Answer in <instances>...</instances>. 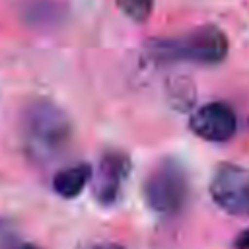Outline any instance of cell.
I'll return each mask as SVG.
<instances>
[{
	"mask_svg": "<svg viewBox=\"0 0 249 249\" xmlns=\"http://www.w3.org/2000/svg\"><path fill=\"white\" fill-rule=\"evenodd\" d=\"M119 10L134 23H144L154 10V0H115Z\"/></svg>",
	"mask_w": 249,
	"mask_h": 249,
	"instance_id": "8",
	"label": "cell"
},
{
	"mask_svg": "<svg viewBox=\"0 0 249 249\" xmlns=\"http://www.w3.org/2000/svg\"><path fill=\"white\" fill-rule=\"evenodd\" d=\"M91 179V167L89 163H76V165H68L60 171L54 173L53 177V189L62 196V198H76L86 183Z\"/></svg>",
	"mask_w": 249,
	"mask_h": 249,
	"instance_id": "7",
	"label": "cell"
},
{
	"mask_svg": "<svg viewBox=\"0 0 249 249\" xmlns=\"http://www.w3.org/2000/svg\"><path fill=\"white\" fill-rule=\"evenodd\" d=\"M14 249H39V247H35V245H29V243H21V245H16Z\"/></svg>",
	"mask_w": 249,
	"mask_h": 249,
	"instance_id": "11",
	"label": "cell"
},
{
	"mask_svg": "<svg viewBox=\"0 0 249 249\" xmlns=\"http://www.w3.org/2000/svg\"><path fill=\"white\" fill-rule=\"evenodd\" d=\"M146 204L160 214H177L189 200V175L185 167L173 160H161L146 177Z\"/></svg>",
	"mask_w": 249,
	"mask_h": 249,
	"instance_id": "3",
	"label": "cell"
},
{
	"mask_svg": "<svg viewBox=\"0 0 249 249\" xmlns=\"http://www.w3.org/2000/svg\"><path fill=\"white\" fill-rule=\"evenodd\" d=\"M89 249H124V247L119 243H97V245H91Z\"/></svg>",
	"mask_w": 249,
	"mask_h": 249,
	"instance_id": "10",
	"label": "cell"
},
{
	"mask_svg": "<svg viewBox=\"0 0 249 249\" xmlns=\"http://www.w3.org/2000/svg\"><path fill=\"white\" fill-rule=\"evenodd\" d=\"M130 173V160L123 152H105L93 177V196L99 204L111 206L119 200L123 185Z\"/></svg>",
	"mask_w": 249,
	"mask_h": 249,
	"instance_id": "6",
	"label": "cell"
},
{
	"mask_svg": "<svg viewBox=\"0 0 249 249\" xmlns=\"http://www.w3.org/2000/svg\"><path fill=\"white\" fill-rule=\"evenodd\" d=\"M146 53L160 62L220 64L228 56V37L220 27L206 23L181 35L150 39Z\"/></svg>",
	"mask_w": 249,
	"mask_h": 249,
	"instance_id": "2",
	"label": "cell"
},
{
	"mask_svg": "<svg viewBox=\"0 0 249 249\" xmlns=\"http://www.w3.org/2000/svg\"><path fill=\"white\" fill-rule=\"evenodd\" d=\"M21 130L27 156L39 163L62 156L72 142L70 117L49 99H35L23 109Z\"/></svg>",
	"mask_w": 249,
	"mask_h": 249,
	"instance_id": "1",
	"label": "cell"
},
{
	"mask_svg": "<svg viewBox=\"0 0 249 249\" xmlns=\"http://www.w3.org/2000/svg\"><path fill=\"white\" fill-rule=\"evenodd\" d=\"M208 189L222 210L233 216H249V169L235 163H220Z\"/></svg>",
	"mask_w": 249,
	"mask_h": 249,
	"instance_id": "4",
	"label": "cell"
},
{
	"mask_svg": "<svg viewBox=\"0 0 249 249\" xmlns=\"http://www.w3.org/2000/svg\"><path fill=\"white\" fill-rule=\"evenodd\" d=\"M237 249H249V230L243 231L239 237H237V243H235Z\"/></svg>",
	"mask_w": 249,
	"mask_h": 249,
	"instance_id": "9",
	"label": "cell"
},
{
	"mask_svg": "<svg viewBox=\"0 0 249 249\" xmlns=\"http://www.w3.org/2000/svg\"><path fill=\"white\" fill-rule=\"evenodd\" d=\"M191 130L208 142H226L237 130V117L233 109L224 101H212L202 105L189 119Z\"/></svg>",
	"mask_w": 249,
	"mask_h": 249,
	"instance_id": "5",
	"label": "cell"
}]
</instances>
